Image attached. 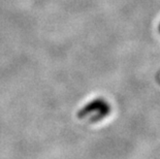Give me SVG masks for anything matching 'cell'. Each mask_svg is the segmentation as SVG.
Returning a JSON list of instances; mask_svg holds the SVG:
<instances>
[{"instance_id": "obj_1", "label": "cell", "mask_w": 160, "mask_h": 159, "mask_svg": "<svg viewBox=\"0 0 160 159\" xmlns=\"http://www.w3.org/2000/svg\"><path fill=\"white\" fill-rule=\"evenodd\" d=\"M111 107L107 101L103 100L102 98H97L85 106L79 113H78V117L79 118H85L88 115L92 113H95V115L91 118L90 122H98V121L102 120L110 114Z\"/></svg>"}, {"instance_id": "obj_2", "label": "cell", "mask_w": 160, "mask_h": 159, "mask_svg": "<svg viewBox=\"0 0 160 159\" xmlns=\"http://www.w3.org/2000/svg\"><path fill=\"white\" fill-rule=\"evenodd\" d=\"M158 30H159V33H160V24H159V27H158Z\"/></svg>"}]
</instances>
